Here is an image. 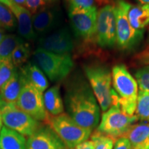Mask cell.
<instances>
[{
	"label": "cell",
	"mask_w": 149,
	"mask_h": 149,
	"mask_svg": "<svg viewBox=\"0 0 149 149\" xmlns=\"http://www.w3.org/2000/svg\"><path fill=\"white\" fill-rule=\"evenodd\" d=\"M67 114L81 127L93 130L100 122V107L88 81L79 75L67 83L64 94Z\"/></svg>",
	"instance_id": "6da1fadb"
},
{
	"label": "cell",
	"mask_w": 149,
	"mask_h": 149,
	"mask_svg": "<svg viewBox=\"0 0 149 149\" xmlns=\"http://www.w3.org/2000/svg\"><path fill=\"white\" fill-rule=\"evenodd\" d=\"M113 89L119 97V107L124 113L134 115L138 95V86L124 64H118L112 69Z\"/></svg>",
	"instance_id": "7a4b0ae2"
},
{
	"label": "cell",
	"mask_w": 149,
	"mask_h": 149,
	"mask_svg": "<svg viewBox=\"0 0 149 149\" xmlns=\"http://www.w3.org/2000/svg\"><path fill=\"white\" fill-rule=\"evenodd\" d=\"M33 62L53 82H59L68 77L74 67L70 55H59L37 48L33 53Z\"/></svg>",
	"instance_id": "3957f363"
},
{
	"label": "cell",
	"mask_w": 149,
	"mask_h": 149,
	"mask_svg": "<svg viewBox=\"0 0 149 149\" xmlns=\"http://www.w3.org/2000/svg\"><path fill=\"white\" fill-rule=\"evenodd\" d=\"M84 71L100 107L103 112L113 105L112 100V73L105 65L93 63L84 65Z\"/></svg>",
	"instance_id": "277c9868"
},
{
	"label": "cell",
	"mask_w": 149,
	"mask_h": 149,
	"mask_svg": "<svg viewBox=\"0 0 149 149\" xmlns=\"http://www.w3.org/2000/svg\"><path fill=\"white\" fill-rule=\"evenodd\" d=\"M46 124L51 126L68 149H74L88 140L93 132L92 130L81 127L64 113L57 116L49 115Z\"/></svg>",
	"instance_id": "5b68a950"
},
{
	"label": "cell",
	"mask_w": 149,
	"mask_h": 149,
	"mask_svg": "<svg viewBox=\"0 0 149 149\" xmlns=\"http://www.w3.org/2000/svg\"><path fill=\"white\" fill-rule=\"evenodd\" d=\"M131 4L124 0H118L115 4L116 13V44L122 51H131L144 38V30L132 27L128 19Z\"/></svg>",
	"instance_id": "8992f818"
},
{
	"label": "cell",
	"mask_w": 149,
	"mask_h": 149,
	"mask_svg": "<svg viewBox=\"0 0 149 149\" xmlns=\"http://www.w3.org/2000/svg\"><path fill=\"white\" fill-rule=\"evenodd\" d=\"M0 114L6 127L13 130L24 137H30L42 125L26 113L16 107L0 100Z\"/></svg>",
	"instance_id": "52a82bcc"
},
{
	"label": "cell",
	"mask_w": 149,
	"mask_h": 149,
	"mask_svg": "<svg viewBox=\"0 0 149 149\" xmlns=\"http://www.w3.org/2000/svg\"><path fill=\"white\" fill-rule=\"evenodd\" d=\"M137 121L135 115H128L119 107L113 106L104 112L96 130L116 140L122 137Z\"/></svg>",
	"instance_id": "ba28073f"
},
{
	"label": "cell",
	"mask_w": 149,
	"mask_h": 149,
	"mask_svg": "<svg viewBox=\"0 0 149 149\" xmlns=\"http://www.w3.org/2000/svg\"><path fill=\"white\" fill-rule=\"evenodd\" d=\"M97 9L69 7L68 17L74 35L84 41L95 40Z\"/></svg>",
	"instance_id": "9c48e42d"
},
{
	"label": "cell",
	"mask_w": 149,
	"mask_h": 149,
	"mask_svg": "<svg viewBox=\"0 0 149 149\" xmlns=\"http://www.w3.org/2000/svg\"><path fill=\"white\" fill-rule=\"evenodd\" d=\"M95 42L103 48H111L116 44V13L115 6L105 5L97 10Z\"/></svg>",
	"instance_id": "30bf717a"
},
{
	"label": "cell",
	"mask_w": 149,
	"mask_h": 149,
	"mask_svg": "<svg viewBox=\"0 0 149 149\" xmlns=\"http://www.w3.org/2000/svg\"><path fill=\"white\" fill-rule=\"evenodd\" d=\"M15 105L35 120L45 124L47 122L49 115L44 107L43 93H40L26 80Z\"/></svg>",
	"instance_id": "8fae6325"
},
{
	"label": "cell",
	"mask_w": 149,
	"mask_h": 149,
	"mask_svg": "<svg viewBox=\"0 0 149 149\" xmlns=\"http://www.w3.org/2000/svg\"><path fill=\"white\" fill-rule=\"evenodd\" d=\"M39 48L59 55H70L74 49V41L69 29L59 27L38 40Z\"/></svg>",
	"instance_id": "7c38bea8"
},
{
	"label": "cell",
	"mask_w": 149,
	"mask_h": 149,
	"mask_svg": "<svg viewBox=\"0 0 149 149\" xmlns=\"http://www.w3.org/2000/svg\"><path fill=\"white\" fill-rule=\"evenodd\" d=\"M32 19L35 33L42 37L60 27L61 15L53 6L50 5L33 13Z\"/></svg>",
	"instance_id": "4fadbf2b"
},
{
	"label": "cell",
	"mask_w": 149,
	"mask_h": 149,
	"mask_svg": "<svg viewBox=\"0 0 149 149\" xmlns=\"http://www.w3.org/2000/svg\"><path fill=\"white\" fill-rule=\"evenodd\" d=\"M27 149H68L51 126L42 125L26 140Z\"/></svg>",
	"instance_id": "5bb4252c"
},
{
	"label": "cell",
	"mask_w": 149,
	"mask_h": 149,
	"mask_svg": "<svg viewBox=\"0 0 149 149\" xmlns=\"http://www.w3.org/2000/svg\"><path fill=\"white\" fill-rule=\"evenodd\" d=\"M16 19L18 33L22 38L26 40H36L37 35L33 29L32 13L24 6L13 3L9 8Z\"/></svg>",
	"instance_id": "9a60e30c"
},
{
	"label": "cell",
	"mask_w": 149,
	"mask_h": 149,
	"mask_svg": "<svg viewBox=\"0 0 149 149\" xmlns=\"http://www.w3.org/2000/svg\"><path fill=\"white\" fill-rule=\"evenodd\" d=\"M25 82L26 79L21 70L15 68L11 77L0 89L1 100L8 104H15Z\"/></svg>",
	"instance_id": "2e32d148"
},
{
	"label": "cell",
	"mask_w": 149,
	"mask_h": 149,
	"mask_svg": "<svg viewBox=\"0 0 149 149\" xmlns=\"http://www.w3.org/2000/svg\"><path fill=\"white\" fill-rule=\"evenodd\" d=\"M19 69L28 82L31 84L40 93H44L47 90L48 87L47 77L33 61L28 62Z\"/></svg>",
	"instance_id": "e0dca14e"
},
{
	"label": "cell",
	"mask_w": 149,
	"mask_h": 149,
	"mask_svg": "<svg viewBox=\"0 0 149 149\" xmlns=\"http://www.w3.org/2000/svg\"><path fill=\"white\" fill-rule=\"evenodd\" d=\"M43 100L45 109L51 116H57L64 112V103L61 98L60 87L57 84L44 92Z\"/></svg>",
	"instance_id": "ac0fdd59"
},
{
	"label": "cell",
	"mask_w": 149,
	"mask_h": 149,
	"mask_svg": "<svg viewBox=\"0 0 149 149\" xmlns=\"http://www.w3.org/2000/svg\"><path fill=\"white\" fill-rule=\"evenodd\" d=\"M0 149H27L25 137L3 126L0 134Z\"/></svg>",
	"instance_id": "d6986e66"
},
{
	"label": "cell",
	"mask_w": 149,
	"mask_h": 149,
	"mask_svg": "<svg viewBox=\"0 0 149 149\" xmlns=\"http://www.w3.org/2000/svg\"><path fill=\"white\" fill-rule=\"evenodd\" d=\"M128 17L132 27L137 30H144L149 25V3L131 5Z\"/></svg>",
	"instance_id": "ffe728a7"
},
{
	"label": "cell",
	"mask_w": 149,
	"mask_h": 149,
	"mask_svg": "<svg viewBox=\"0 0 149 149\" xmlns=\"http://www.w3.org/2000/svg\"><path fill=\"white\" fill-rule=\"evenodd\" d=\"M122 137L129 140L133 149H139L149 137V124H133Z\"/></svg>",
	"instance_id": "44dd1931"
},
{
	"label": "cell",
	"mask_w": 149,
	"mask_h": 149,
	"mask_svg": "<svg viewBox=\"0 0 149 149\" xmlns=\"http://www.w3.org/2000/svg\"><path fill=\"white\" fill-rule=\"evenodd\" d=\"M24 39L15 34L5 35L2 40L0 42V64L5 61L11 60V56L15 48Z\"/></svg>",
	"instance_id": "7402d4cb"
},
{
	"label": "cell",
	"mask_w": 149,
	"mask_h": 149,
	"mask_svg": "<svg viewBox=\"0 0 149 149\" xmlns=\"http://www.w3.org/2000/svg\"><path fill=\"white\" fill-rule=\"evenodd\" d=\"M31 54V46L30 44L23 41L15 48L11 56V61L16 68H19L25 65Z\"/></svg>",
	"instance_id": "603a6c76"
},
{
	"label": "cell",
	"mask_w": 149,
	"mask_h": 149,
	"mask_svg": "<svg viewBox=\"0 0 149 149\" xmlns=\"http://www.w3.org/2000/svg\"><path fill=\"white\" fill-rule=\"evenodd\" d=\"M135 114L137 120H149V93L138 91Z\"/></svg>",
	"instance_id": "cb8c5ba5"
},
{
	"label": "cell",
	"mask_w": 149,
	"mask_h": 149,
	"mask_svg": "<svg viewBox=\"0 0 149 149\" xmlns=\"http://www.w3.org/2000/svg\"><path fill=\"white\" fill-rule=\"evenodd\" d=\"M15 26V18L8 6L0 3V29L13 30Z\"/></svg>",
	"instance_id": "d4e9b609"
},
{
	"label": "cell",
	"mask_w": 149,
	"mask_h": 149,
	"mask_svg": "<svg viewBox=\"0 0 149 149\" xmlns=\"http://www.w3.org/2000/svg\"><path fill=\"white\" fill-rule=\"evenodd\" d=\"M91 140L94 144V149H113L115 139L95 130L91 134Z\"/></svg>",
	"instance_id": "484cf974"
},
{
	"label": "cell",
	"mask_w": 149,
	"mask_h": 149,
	"mask_svg": "<svg viewBox=\"0 0 149 149\" xmlns=\"http://www.w3.org/2000/svg\"><path fill=\"white\" fill-rule=\"evenodd\" d=\"M135 77L139 91L149 93V65L139 68L135 72Z\"/></svg>",
	"instance_id": "4316f807"
},
{
	"label": "cell",
	"mask_w": 149,
	"mask_h": 149,
	"mask_svg": "<svg viewBox=\"0 0 149 149\" xmlns=\"http://www.w3.org/2000/svg\"><path fill=\"white\" fill-rule=\"evenodd\" d=\"M15 68L11 60L5 61L0 64V89L11 77Z\"/></svg>",
	"instance_id": "83f0119b"
},
{
	"label": "cell",
	"mask_w": 149,
	"mask_h": 149,
	"mask_svg": "<svg viewBox=\"0 0 149 149\" xmlns=\"http://www.w3.org/2000/svg\"><path fill=\"white\" fill-rule=\"evenodd\" d=\"M57 0H26L25 7L33 14L39 9L52 5Z\"/></svg>",
	"instance_id": "f1b7e54d"
},
{
	"label": "cell",
	"mask_w": 149,
	"mask_h": 149,
	"mask_svg": "<svg viewBox=\"0 0 149 149\" xmlns=\"http://www.w3.org/2000/svg\"><path fill=\"white\" fill-rule=\"evenodd\" d=\"M69 7L79 8H91L96 6L95 0H66Z\"/></svg>",
	"instance_id": "f546056e"
},
{
	"label": "cell",
	"mask_w": 149,
	"mask_h": 149,
	"mask_svg": "<svg viewBox=\"0 0 149 149\" xmlns=\"http://www.w3.org/2000/svg\"><path fill=\"white\" fill-rule=\"evenodd\" d=\"M113 149H133V147L127 138L121 137L115 140Z\"/></svg>",
	"instance_id": "4dcf8cb0"
},
{
	"label": "cell",
	"mask_w": 149,
	"mask_h": 149,
	"mask_svg": "<svg viewBox=\"0 0 149 149\" xmlns=\"http://www.w3.org/2000/svg\"><path fill=\"white\" fill-rule=\"evenodd\" d=\"M135 59L139 64H144L146 66L149 65V48H147L146 50L137 54L135 56Z\"/></svg>",
	"instance_id": "1f68e13d"
},
{
	"label": "cell",
	"mask_w": 149,
	"mask_h": 149,
	"mask_svg": "<svg viewBox=\"0 0 149 149\" xmlns=\"http://www.w3.org/2000/svg\"><path fill=\"white\" fill-rule=\"evenodd\" d=\"M74 149H94V144L91 140H86L77 145Z\"/></svg>",
	"instance_id": "d6a6232c"
},
{
	"label": "cell",
	"mask_w": 149,
	"mask_h": 149,
	"mask_svg": "<svg viewBox=\"0 0 149 149\" xmlns=\"http://www.w3.org/2000/svg\"><path fill=\"white\" fill-rule=\"evenodd\" d=\"M11 1L13 3H16V4L24 6H25L26 4V0H11Z\"/></svg>",
	"instance_id": "836d02e7"
},
{
	"label": "cell",
	"mask_w": 149,
	"mask_h": 149,
	"mask_svg": "<svg viewBox=\"0 0 149 149\" xmlns=\"http://www.w3.org/2000/svg\"><path fill=\"white\" fill-rule=\"evenodd\" d=\"M0 3H3V4L6 6H8V8H10V6L12 5L13 3L12 1H11V0H0Z\"/></svg>",
	"instance_id": "e575fe53"
},
{
	"label": "cell",
	"mask_w": 149,
	"mask_h": 149,
	"mask_svg": "<svg viewBox=\"0 0 149 149\" xmlns=\"http://www.w3.org/2000/svg\"><path fill=\"white\" fill-rule=\"evenodd\" d=\"M139 149H149V137L146 139V141L144 143V144L140 147Z\"/></svg>",
	"instance_id": "d590c367"
},
{
	"label": "cell",
	"mask_w": 149,
	"mask_h": 149,
	"mask_svg": "<svg viewBox=\"0 0 149 149\" xmlns=\"http://www.w3.org/2000/svg\"><path fill=\"white\" fill-rule=\"evenodd\" d=\"M137 2H139V4H144V3H149V0H135Z\"/></svg>",
	"instance_id": "8d00e7d4"
},
{
	"label": "cell",
	"mask_w": 149,
	"mask_h": 149,
	"mask_svg": "<svg viewBox=\"0 0 149 149\" xmlns=\"http://www.w3.org/2000/svg\"><path fill=\"white\" fill-rule=\"evenodd\" d=\"M5 35L6 34H4V33H3V30L0 29V42L2 40V39L3 38V37H4Z\"/></svg>",
	"instance_id": "74e56055"
},
{
	"label": "cell",
	"mask_w": 149,
	"mask_h": 149,
	"mask_svg": "<svg viewBox=\"0 0 149 149\" xmlns=\"http://www.w3.org/2000/svg\"><path fill=\"white\" fill-rule=\"evenodd\" d=\"M2 127H3V122H2V120H1V114H0V134H1V129H2Z\"/></svg>",
	"instance_id": "f35d334b"
},
{
	"label": "cell",
	"mask_w": 149,
	"mask_h": 149,
	"mask_svg": "<svg viewBox=\"0 0 149 149\" xmlns=\"http://www.w3.org/2000/svg\"><path fill=\"white\" fill-rule=\"evenodd\" d=\"M148 45H149V36H148Z\"/></svg>",
	"instance_id": "ab89813d"
},
{
	"label": "cell",
	"mask_w": 149,
	"mask_h": 149,
	"mask_svg": "<svg viewBox=\"0 0 149 149\" xmlns=\"http://www.w3.org/2000/svg\"><path fill=\"white\" fill-rule=\"evenodd\" d=\"M0 100H1V97H0Z\"/></svg>",
	"instance_id": "60d3db41"
},
{
	"label": "cell",
	"mask_w": 149,
	"mask_h": 149,
	"mask_svg": "<svg viewBox=\"0 0 149 149\" xmlns=\"http://www.w3.org/2000/svg\"><path fill=\"white\" fill-rule=\"evenodd\" d=\"M148 121H149V120H148Z\"/></svg>",
	"instance_id": "b9f144b4"
}]
</instances>
